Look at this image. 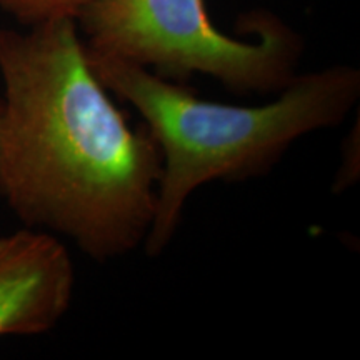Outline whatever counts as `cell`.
<instances>
[{
  "mask_svg": "<svg viewBox=\"0 0 360 360\" xmlns=\"http://www.w3.org/2000/svg\"><path fill=\"white\" fill-rule=\"evenodd\" d=\"M0 29V195L24 227L96 262L143 245L162 154L92 70L77 22Z\"/></svg>",
  "mask_w": 360,
  "mask_h": 360,
  "instance_id": "6da1fadb",
  "label": "cell"
},
{
  "mask_svg": "<svg viewBox=\"0 0 360 360\" xmlns=\"http://www.w3.org/2000/svg\"><path fill=\"white\" fill-rule=\"evenodd\" d=\"M87 56L103 87L142 115L160 148L155 215L143 242L148 257L167 249L197 188L262 177L300 137L344 122L360 98V70L347 64L297 74L262 105H231L122 58L89 47Z\"/></svg>",
  "mask_w": 360,
  "mask_h": 360,
  "instance_id": "7a4b0ae2",
  "label": "cell"
},
{
  "mask_svg": "<svg viewBox=\"0 0 360 360\" xmlns=\"http://www.w3.org/2000/svg\"><path fill=\"white\" fill-rule=\"evenodd\" d=\"M240 22L257 40H238L210 20L205 0H97L77 20L90 51L186 84L209 75L237 96H276L299 74L304 39L269 11Z\"/></svg>",
  "mask_w": 360,
  "mask_h": 360,
  "instance_id": "3957f363",
  "label": "cell"
},
{
  "mask_svg": "<svg viewBox=\"0 0 360 360\" xmlns=\"http://www.w3.org/2000/svg\"><path fill=\"white\" fill-rule=\"evenodd\" d=\"M74 290L75 267L60 237L30 227L0 237V337L52 330Z\"/></svg>",
  "mask_w": 360,
  "mask_h": 360,
  "instance_id": "277c9868",
  "label": "cell"
},
{
  "mask_svg": "<svg viewBox=\"0 0 360 360\" xmlns=\"http://www.w3.org/2000/svg\"><path fill=\"white\" fill-rule=\"evenodd\" d=\"M97 0H0V11L8 13L22 27H34L57 20L77 22Z\"/></svg>",
  "mask_w": 360,
  "mask_h": 360,
  "instance_id": "5b68a950",
  "label": "cell"
},
{
  "mask_svg": "<svg viewBox=\"0 0 360 360\" xmlns=\"http://www.w3.org/2000/svg\"><path fill=\"white\" fill-rule=\"evenodd\" d=\"M2 114H4V103H2V97H0V127H2Z\"/></svg>",
  "mask_w": 360,
  "mask_h": 360,
  "instance_id": "8992f818",
  "label": "cell"
}]
</instances>
